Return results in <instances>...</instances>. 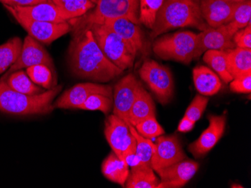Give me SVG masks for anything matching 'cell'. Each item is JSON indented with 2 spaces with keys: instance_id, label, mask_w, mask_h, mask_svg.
<instances>
[{
  "instance_id": "obj_24",
  "label": "cell",
  "mask_w": 251,
  "mask_h": 188,
  "mask_svg": "<svg viewBox=\"0 0 251 188\" xmlns=\"http://www.w3.org/2000/svg\"><path fill=\"white\" fill-rule=\"evenodd\" d=\"M226 52L227 70L232 78L251 73V50L235 47Z\"/></svg>"
},
{
  "instance_id": "obj_37",
  "label": "cell",
  "mask_w": 251,
  "mask_h": 188,
  "mask_svg": "<svg viewBox=\"0 0 251 188\" xmlns=\"http://www.w3.org/2000/svg\"><path fill=\"white\" fill-rule=\"evenodd\" d=\"M233 42L236 47L251 50V23L235 32Z\"/></svg>"
},
{
  "instance_id": "obj_5",
  "label": "cell",
  "mask_w": 251,
  "mask_h": 188,
  "mask_svg": "<svg viewBox=\"0 0 251 188\" xmlns=\"http://www.w3.org/2000/svg\"><path fill=\"white\" fill-rule=\"evenodd\" d=\"M84 15L80 23L75 24L79 31L118 18H126L139 25V0H99L94 10Z\"/></svg>"
},
{
  "instance_id": "obj_9",
  "label": "cell",
  "mask_w": 251,
  "mask_h": 188,
  "mask_svg": "<svg viewBox=\"0 0 251 188\" xmlns=\"http://www.w3.org/2000/svg\"><path fill=\"white\" fill-rule=\"evenodd\" d=\"M18 23L29 33V36L42 43L50 44L53 41L66 35L71 30V26L66 22L51 23L34 21L20 15L9 5H3Z\"/></svg>"
},
{
  "instance_id": "obj_29",
  "label": "cell",
  "mask_w": 251,
  "mask_h": 188,
  "mask_svg": "<svg viewBox=\"0 0 251 188\" xmlns=\"http://www.w3.org/2000/svg\"><path fill=\"white\" fill-rule=\"evenodd\" d=\"M129 130L136 140V151L134 158L136 160V164L151 165L152 154H153L154 143L150 139L145 138L138 133L133 125L127 123ZM134 164V165H135Z\"/></svg>"
},
{
  "instance_id": "obj_38",
  "label": "cell",
  "mask_w": 251,
  "mask_h": 188,
  "mask_svg": "<svg viewBox=\"0 0 251 188\" xmlns=\"http://www.w3.org/2000/svg\"><path fill=\"white\" fill-rule=\"evenodd\" d=\"M50 2V0H0L3 5L10 6H30L42 2Z\"/></svg>"
},
{
  "instance_id": "obj_33",
  "label": "cell",
  "mask_w": 251,
  "mask_h": 188,
  "mask_svg": "<svg viewBox=\"0 0 251 188\" xmlns=\"http://www.w3.org/2000/svg\"><path fill=\"white\" fill-rule=\"evenodd\" d=\"M112 105V98L101 94H94L90 95L84 103L79 106L78 109L90 111L98 110L105 114H108L111 111Z\"/></svg>"
},
{
  "instance_id": "obj_11",
  "label": "cell",
  "mask_w": 251,
  "mask_h": 188,
  "mask_svg": "<svg viewBox=\"0 0 251 188\" xmlns=\"http://www.w3.org/2000/svg\"><path fill=\"white\" fill-rule=\"evenodd\" d=\"M187 158L176 135L159 136L154 144L151 165L153 170L167 167Z\"/></svg>"
},
{
  "instance_id": "obj_17",
  "label": "cell",
  "mask_w": 251,
  "mask_h": 188,
  "mask_svg": "<svg viewBox=\"0 0 251 188\" xmlns=\"http://www.w3.org/2000/svg\"><path fill=\"white\" fill-rule=\"evenodd\" d=\"M104 24L111 28L126 42L130 43L137 54L146 53L148 47L145 35L139 24L126 18L108 20L105 21Z\"/></svg>"
},
{
  "instance_id": "obj_10",
  "label": "cell",
  "mask_w": 251,
  "mask_h": 188,
  "mask_svg": "<svg viewBox=\"0 0 251 188\" xmlns=\"http://www.w3.org/2000/svg\"><path fill=\"white\" fill-rule=\"evenodd\" d=\"M235 35L227 24L219 27H208L197 36L194 60L200 58L208 50H227L235 47L233 42Z\"/></svg>"
},
{
  "instance_id": "obj_19",
  "label": "cell",
  "mask_w": 251,
  "mask_h": 188,
  "mask_svg": "<svg viewBox=\"0 0 251 188\" xmlns=\"http://www.w3.org/2000/svg\"><path fill=\"white\" fill-rule=\"evenodd\" d=\"M10 7L20 15L34 21L51 23H63L70 21V18L51 2H42L30 6Z\"/></svg>"
},
{
  "instance_id": "obj_6",
  "label": "cell",
  "mask_w": 251,
  "mask_h": 188,
  "mask_svg": "<svg viewBox=\"0 0 251 188\" xmlns=\"http://www.w3.org/2000/svg\"><path fill=\"white\" fill-rule=\"evenodd\" d=\"M197 36L190 31L166 35L153 42V52L161 60L190 64L194 60Z\"/></svg>"
},
{
  "instance_id": "obj_27",
  "label": "cell",
  "mask_w": 251,
  "mask_h": 188,
  "mask_svg": "<svg viewBox=\"0 0 251 188\" xmlns=\"http://www.w3.org/2000/svg\"><path fill=\"white\" fill-rule=\"evenodd\" d=\"M22 46V41L18 37L10 39L0 46V74L9 69L16 63Z\"/></svg>"
},
{
  "instance_id": "obj_3",
  "label": "cell",
  "mask_w": 251,
  "mask_h": 188,
  "mask_svg": "<svg viewBox=\"0 0 251 188\" xmlns=\"http://www.w3.org/2000/svg\"><path fill=\"white\" fill-rule=\"evenodd\" d=\"M61 85L34 95H25L10 88L5 79L0 80V111L17 116L45 115L53 111L55 97Z\"/></svg>"
},
{
  "instance_id": "obj_18",
  "label": "cell",
  "mask_w": 251,
  "mask_h": 188,
  "mask_svg": "<svg viewBox=\"0 0 251 188\" xmlns=\"http://www.w3.org/2000/svg\"><path fill=\"white\" fill-rule=\"evenodd\" d=\"M236 5L230 0H201L200 10L207 24L217 28L229 23Z\"/></svg>"
},
{
  "instance_id": "obj_42",
  "label": "cell",
  "mask_w": 251,
  "mask_h": 188,
  "mask_svg": "<svg viewBox=\"0 0 251 188\" xmlns=\"http://www.w3.org/2000/svg\"><path fill=\"white\" fill-rule=\"evenodd\" d=\"M90 1H91V2H92L93 3H94L96 5V3H97V2H98L99 0H90Z\"/></svg>"
},
{
  "instance_id": "obj_40",
  "label": "cell",
  "mask_w": 251,
  "mask_h": 188,
  "mask_svg": "<svg viewBox=\"0 0 251 188\" xmlns=\"http://www.w3.org/2000/svg\"><path fill=\"white\" fill-rule=\"evenodd\" d=\"M230 1L235 2V3H239V2H243L245 0H230Z\"/></svg>"
},
{
  "instance_id": "obj_28",
  "label": "cell",
  "mask_w": 251,
  "mask_h": 188,
  "mask_svg": "<svg viewBox=\"0 0 251 188\" xmlns=\"http://www.w3.org/2000/svg\"><path fill=\"white\" fill-rule=\"evenodd\" d=\"M71 20L81 18L95 7L90 0H51Z\"/></svg>"
},
{
  "instance_id": "obj_20",
  "label": "cell",
  "mask_w": 251,
  "mask_h": 188,
  "mask_svg": "<svg viewBox=\"0 0 251 188\" xmlns=\"http://www.w3.org/2000/svg\"><path fill=\"white\" fill-rule=\"evenodd\" d=\"M194 85L199 93L204 96H212L222 88L219 76L206 66H197L193 70Z\"/></svg>"
},
{
  "instance_id": "obj_8",
  "label": "cell",
  "mask_w": 251,
  "mask_h": 188,
  "mask_svg": "<svg viewBox=\"0 0 251 188\" xmlns=\"http://www.w3.org/2000/svg\"><path fill=\"white\" fill-rule=\"evenodd\" d=\"M104 133L113 152L129 163L135 156L136 140L127 123L116 115H111L105 120Z\"/></svg>"
},
{
  "instance_id": "obj_4",
  "label": "cell",
  "mask_w": 251,
  "mask_h": 188,
  "mask_svg": "<svg viewBox=\"0 0 251 188\" xmlns=\"http://www.w3.org/2000/svg\"><path fill=\"white\" fill-rule=\"evenodd\" d=\"M87 29L91 30L100 50L113 64L124 71L132 68L138 54L130 43L105 24H93Z\"/></svg>"
},
{
  "instance_id": "obj_25",
  "label": "cell",
  "mask_w": 251,
  "mask_h": 188,
  "mask_svg": "<svg viewBox=\"0 0 251 188\" xmlns=\"http://www.w3.org/2000/svg\"><path fill=\"white\" fill-rule=\"evenodd\" d=\"M5 77L7 79L5 81L8 86L17 92L28 95H37L43 92L42 88H39L36 84H34L31 81L29 76L25 71L19 70L11 73ZM5 77H3V79Z\"/></svg>"
},
{
  "instance_id": "obj_7",
  "label": "cell",
  "mask_w": 251,
  "mask_h": 188,
  "mask_svg": "<svg viewBox=\"0 0 251 188\" xmlns=\"http://www.w3.org/2000/svg\"><path fill=\"white\" fill-rule=\"evenodd\" d=\"M141 79L148 85L159 103L166 104L174 95V80L166 66L154 60H145L139 71Z\"/></svg>"
},
{
  "instance_id": "obj_16",
  "label": "cell",
  "mask_w": 251,
  "mask_h": 188,
  "mask_svg": "<svg viewBox=\"0 0 251 188\" xmlns=\"http://www.w3.org/2000/svg\"><path fill=\"white\" fill-rule=\"evenodd\" d=\"M209 125L196 141L189 146L190 152L196 158H201L208 154L224 135L225 130L226 116H208Z\"/></svg>"
},
{
  "instance_id": "obj_13",
  "label": "cell",
  "mask_w": 251,
  "mask_h": 188,
  "mask_svg": "<svg viewBox=\"0 0 251 188\" xmlns=\"http://www.w3.org/2000/svg\"><path fill=\"white\" fill-rule=\"evenodd\" d=\"M101 94L112 98V88L109 85L84 83L76 84L66 90L53 105L56 109H78L90 95Z\"/></svg>"
},
{
  "instance_id": "obj_15",
  "label": "cell",
  "mask_w": 251,
  "mask_h": 188,
  "mask_svg": "<svg viewBox=\"0 0 251 188\" xmlns=\"http://www.w3.org/2000/svg\"><path fill=\"white\" fill-rule=\"evenodd\" d=\"M38 64H45L49 66L50 69H54L51 57L47 50L44 48L39 42L33 39L32 36H27L23 43L21 54L18 60L13 65L10 67L7 74L3 77H7L15 71Z\"/></svg>"
},
{
  "instance_id": "obj_23",
  "label": "cell",
  "mask_w": 251,
  "mask_h": 188,
  "mask_svg": "<svg viewBox=\"0 0 251 188\" xmlns=\"http://www.w3.org/2000/svg\"><path fill=\"white\" fill-rule=\"evenodd\" d=\"M151 165L137 164L132 167L125 184L126 188H157L160 180Z\"/></svg>"
},
{
  "instance_id": "obj_36",
  "label": "cell",
  "mask_w": 251,
  "mask_h": 188,
  "mask_svg": "<svg viewBox=\"0 0 251 188\" xmlns=\"http://www.w3.org/2000/svg\"><path fill=\"white\" fill-rule=\"evenodd\" d=\"M229 88L232 92L249 94L251 92V73L235 77L229 83Z\"/></svg>"
},
{
  "instance_id": "obj_2",
  "label": "cell",
  "mask_w": 251,
  "mask_h": 188,
  "mask_svg": "<svg viewBox=\"0 0 251 188\" xmlns=\"http://www.w3.org/2000/svg\"><path fill=\"white\" fill-rule=\"evenodd\" d=\"M187 26L200 31L209 27L201 15L200 0H165L156 14L151 39L170 29Z\"/></svg>"
},
{
  "instance_id": "obj_39",
  "label": "cell",
  "mask_w": 251,
  "mask_h": 188,
  "mask_svg": "<svg viewBox=\"0 0 251 188\" xmlns=\"http://www.w3.org/2000/svg\"><path fill=\"white\" fill-rule=\"evenodd\" d=\"M194 125H195L182 118L177 127V130L181 133H186V132L190 131L194 127Z\"/></svg>"
},
{
  "instance_id": "obj_22",
  "label": "cell",
  "mask_w": 251,
  "mask_h": 188,
  "mask_svg": "<svg viewBox=\"0 0 251 188\" xmlns=\"http://www.w3.org/2000/svg\"><path fill=\"white\" fill-rule=\"evenodd\" d=\"M129 172L127 161L118 158L113 151L101 164V172L104 176L111 182L123 187H125Z\"/></svg>"
},
{
  "instance_id": "obj_12",
  "label": "cell",
  "mask_w": 251,
  "mask_h": 188,
  "mask_svg": "<svg viewBox=\"0 0 251 188\" xmlns=\"http://www.w3.org/2000/svg\"><path fill=\"white\" fill-rule=\"evenodd\" d=\"M142 85L133 74H129L120 80L114 88L113 113L126 123L131 107Z\"/></svg>"
},
{
  "instance_id": "obj_41",
  "label": "cell",
  "mask_w": 251,
  "mask_h": 188,
  "mask_svg": "<svg viewBox=\"0 0 251 188\" xmlns=\"http://www.w3.org/2000/svg\"><path fill=\"white\" fill-rule=\"evenodd\" d=\"M232 188H243V187L241 186V185H232Z\"/></svg>"
},
{
  "instance_id": "obj_30",
  "label": "cell",
  "mask_w": 251,
  "mask_h": 188,
  "mask_svg": "<svg viewBox=\"0 0 251 188\" xmlns=\"http://www.w3.org/2000/svg\"><path fill=\"white\" fill-rule=\"evenodd\" d=\"M250 23H251V0H245L237 3L230 21L226 24L235 33Z\"/></svg>"
},
{
  "instance_id": "obj_32",
  "label": "cell",
  "mask_w": 251,
  "mask_h": 188,
  "mask_svg": "<svg viewBox=\"0 0 251 188\" xmlns=\"http://www.w3.org/2000/svg\"><path fill=\"white\" fill-rule=\"evenodd\" d=\"M26 74L34 84L42 85L45 88H50L53 84L52 70L49 66L38 64L26 68Z\"/></svg>"
},
{
  "instance_id": "obj_31",
  "label": "cell",
  "mask_w": 251,
  "mask_h": 188,
  "mask_svg": "<svg viewBox=\"0 0 251 188\" xmlns=\"http://www.w3.org/2000/svg\"><path fill=\"white\" fill-rule=\"evenodd\" d=\"M165 0H139V21L148 29H152L156 14Z\"/></svg>"
},
{
  "instance_id": "obj_14",
  "label": "cell",
  "mask_w": 251,
  "mask_h": 188,
  "mask_svg": "<svg viewBox=\"0 0 251 188\" xmlns=\"http://www.w3.org/2000/svg\"><path fill=\"white\" fill-rule=\"evenodd\" d=\"M199 168L197 161L185 158L167 167L156 169L160 180L157 188H183L193 179Z\"/></svg>"
},
{
  "instance_id": "obj_34",
  "label": "cell",
  "mask_w": 251,
  "mask_h": 188,
  "mask_svg": "<svg viewBox=\"0 0 251 188\" xmlns=\"http://www.w3.org/2000/svg\"><path fill=\"white\" fill-rule=\"evenodd\" d=\"M134 127L141 136L150 140L163 135L165 133L163 127L156 120V116L145 119Z\"/></svg>"
},
{
  "instance_id": "obj_1",
  "label": "cell",
  "mask_w": 251,
  "mask_h": 188,
  "mask_svg": "<svg viewBox=\"0 0 251 188\" xmlns=\"http://www.w3.org/2000/svg\"><path fill=\"white\" fill-rule=\"evenodd\" d=\"M69 58L73 74L84 79L107 83L124 72L101 52L90 29L72 42Z\"/></svg>"
},
{
  "instance_id": "obj_26",
  "label": "cell",
  "mask_w": 251,
  "mask_h": 188,
  "mask_svg": "<svg viewBox=\"0 0 251 188\" xmlns=\"http://www.w3.org/2000/svg\"><path fill=\"white\" fill-rule=\"evenodd\" d=\"M203 60L226 84H229L233 79L227 70L226 50H208L204 53Z\"/></svg>"
},
{
  "instance_id": "obj_43",
  "label": "cell",
  "mask_w": 251,
  "mask_h": 188,
  "mask_svg": "<svg viewBox=\"0 0 251 188\" xmlns=\"http://www.w3.org/2000/svg\"><path fill=\"white\" fill-rule=\"evenodd\" d=\"M50 2H51V0H50Z\"/></svg>"
},
{
  "instance_id": "obj_21",
  "label": "cell",
  "mask_w": 251,
  "mask_h": 188,
  "mask_svg": "<svg viewBox=\"0 0 251 188\" xmlns=\"http://www.w3.org/2000/svg\"><path fill=\"white\" fill-rule=\"evenodd\" d=\"M153 116H156V106L153 98L142 85L129 111L128 123L135 126L145 119Z\"/></svg>"
},
{
  "instance_id": "obj_35",
  "label": "cell",
  "mask_w": 251,
  "mask_h": 188,
  "mask_svg": "<svg viewBox=\"0 0 251 188\" xmlns=\"http://www.w3.org/2000/svg\"><path fill=\"white\" fill-rule=\"evenodd\" d=\"M208 101H209L208 98L204 95H196L194 99L192 101L190 106L187 107L183 119L195 125L197 121L200 120L204 110L206 109Z\"/></svg>"
}]
</instances>
